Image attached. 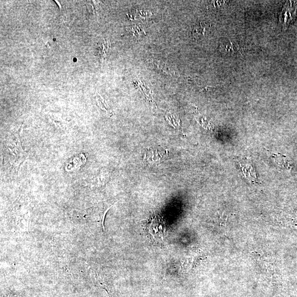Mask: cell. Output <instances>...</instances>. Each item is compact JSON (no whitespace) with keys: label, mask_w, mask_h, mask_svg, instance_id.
<instances>
[{"label":"cell","mask_w":297,"mask_h":297,"mask_svg":"<svg viewBox=\"0 0 297 297\" xmlns=\"http://www.w3.org/2000/svg\"><path fill=\"white\" fill-rule=\"evenodd\" d=\"M140 28L138 26H134L133 27H131L129 28H128V31L129 33L131 34L132 36L135 37V38H138L140 36L141 33L140 32Z\"/></svg>","instance_id":"10"},{"label":"cell","mask_w":297,"mask_h":297,"mask_svg":"<svg viewBox=\"0 0 297 297\" xmlns=\"http://www.w3.org/2000/svg\"><path fill=\"white\" fill-rule=\"evenodd\" d=\"M208 26V25L207 23L201 22L199 24L195 25L192 31V34L194 38L197 39L200 35H204Z\"/></svg>","instance_id":"6"},{"label":"cell","mask_w":297,"mask_h":297,"mask_svg":"<svg viewBox=\"0 0 297 297\" xmlns=\"http://www.w3.org/2000/svg\"><path fill=\"white\" fill-rule=\"evenodd\" d=\"M51 119L53 120L54 123L58 125V127H59L60 128L64 129L65 127H66V123H65L64 120L60 119H58L57 118V117H52Z\"/></svg>","instance_id":"11"},{"label":"cell","mask_w":297,"mask_h":297,"mask_svg":"<svg viewBox=\"0 0 297 297\" xmlns=\"http://www.w3.org/2000/svg\"><path fill=\"white\" fill-rule=\"evenodd\" d=\"M99 4L100 3L99 2H97V1H92L87 2V7L90 13L93 14H96L97 10L99 8Z\"/></svg>","instance_id":"7"},{"label":"cell","mask_w":297,"mask_h":297,"mask_svg":"<svg viewBox=\"0 0 297 297\" xmlns=\"http://www.w3.org/2000/svg\"><path fill=\"white\" fill-rule=\"evenodd\" d=\"M219 49L220 52L224 55H233L238 52L237 45L228 39H224L223 41H221Z\"/></svg>","instance_id":"4"},{"label":"cell","mask_w":297,"mask_h":297,"mask_svg":"<svg viewBox=\"0 0 297 297\" xmlns=\"http://www.w3.org/2000/svg\"><path fill=\"white\" fill-rule=\"evenodd\" d=\"M110 48V42L108 39H104L103 41L98 43V57L100 62L103 63L108 53Z\"/></svg>","instance_id":"5"},{"label":"cell","mask_w":297,"mask_h":297,"mask_svg":"<svg viewBox=\"0 0 297 297\" xmlns=\"http://www.w3.org/2000/svg\"><path fill=\"white\" fill-rule=\"evenodd\" d=\"M152 64H153L154 66L155 67H157L158 69L162 70L163 71H164L165 72H167L168 73H172L173 72H174L171 71V70H170L169 67H165V63H162V64H162V63H161V62L152 61Z\"/></svg>","instance_id":"9"},{"label":"cell","mask_w":297,"mask_h":297,"mask_svg":"<svg viewBox=\"0 0 297 297\" xmlns=\"http://www.w3.org/2000/svg\"><path fill=\"white\" fill-rule=\"evenodd\" d=\"M97 102L99 105V107L101 109L105 111L106 113L107 114L109 113V110L108 108V106L105 104V101L103 97L100 96V95L97 94Z\"/></svg>","instance_id":"8"},{"label":"cell","mask_w":297,"mask_h":297,"mask_svg":"<svg viewBox=\"0 0 297 297\" xmlns=\"http://www.w3.org/2000/svg\"><path fill=\"white\" fill-rule=\"evenodd\" d=\"M22 126L20 127L16 131L12 133L11 140L7 144V149L11 155V164L13 168L17 171L26 158V153L23 149L20 140L19 134L21 131Z\"/></svg>","instance_id":"1"},{"label":"cell","mask_w":297,"mask_h":297,"mask_svg":"<svg viewBox=\"0 0 297 297\" xmlns=\"http://www.w3.org/2000/svg\"><path fill=\"white\" fill-rule=\"evenodd\" d=\"M146 230L153 239L158 242H162L165 238L166 224L162 218L156 216L151 219L146 225Z\"/></svg>","instance_id":"2"},{"label":"cell","mask_w":297,"mask_h":297,"mask_svg":"<svg viewBox=\"0 0 297 297\" xmlns=\"http://www.w3.org/2000/svg\"><path fill=\"white\" fill-rule=\"evenodd\" d=\"M297 2H290L283 9L284 26L287 27L295 18L297 13Z\"/></svg>","instance_id":"3"}]
</instances>
